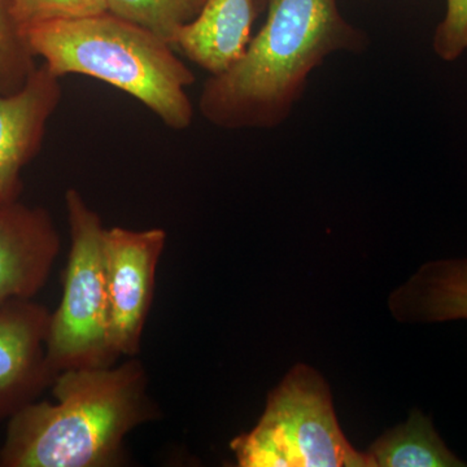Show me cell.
Listing matches in <instances>:
<instances>
[{
	"mask_svg": "<svg viewBox=\"0 0 467 467\" xmlns=\"http://www.w3.org/2000/svg\"><path fill=\"white\" fill-rule=\"evenodd\" d=\"M51 391L54 401L30 402L9 418L0 466H119L129 434L159 416L137 358L61 371Z\"/></svg>",
	"mask_w": 467,
	"mask_h": 467,
	"instance_id": "6da1fadb",
	"label": "cell"
},
{
	"mask_svg": "<svg viewBox=\"0 0 467 467\" xmlns=\"http://www.w3.org/2000/svg\"><path fill=\"white\" fill-rule=\"evenodd\" d=\"M368 36L337 0H269L265 24L238 63L202 88L199 110L226 130L275 129L291 116L313 70L337 52L361 54Z\"/></svg>",
	"mask_w": 467,
	"mask_h": 467,
	"instance_id": "7a4b0ae2",
	"label": "cell"
},
{
	"mask_svg": "<svg viewBox=\"0 0 467 467\" xmlns=\"http://www.w3.org/2000/svg\"><path fill=\"white\" fill-rule=\"evenodd\" d=\"M34 57L52 75L99 79L140 101L173 130L192 124L187 88L195 76L158 34L106 14L33 24L23 30Z\"/></svg>",
	"mask_w": 467,
	"mask_h": 467,
	"instance_id": "3957f363",
	"label": "cell"
},
{
	"mask_svg": "<svg viewBox=\"0 0 467 467\" xmlns=\"http://www.w3.org/2000/svg\"><path fill=\"white\" fill-rule=\"evenodd\" d=\"M230 448L241 467H374L340 430L324 378L304 364L288 371L257 425Z\"/></svg>",
	"mask_w": 467,
	"mask_h": 467,
	"instance_id": "277c9868",
	"label": "cell"
},
{
	"mask_svg": "<svg viewBox=\"0 0 467 467\" xmlns=\"http://www.w3.org/2000/svg\"><path fill=\"white\" fill-rule=\"evenodd\" d=\"M70 247L63 295L51 312L47 361L55 376L69 368L109 367L119 356L110 343L104 263L107 227L76 189L66 192Z\"/></svg>",
	"mask_w": 467,
	"mask_h": 467,
	"instance_id": "5b68a950",
	"label": "cell"
},
{
	"mask_svg": "<svg viewBox=\"0 0 467 467\" xmlns=\"http://www.w3.org/2000/svg\"><path fill=\"white\" fill-rule=\"evenodd\" d=\"M167 239V232L160 227L106 229L104 263L110 343L119 358H137L140 352L155 294L156 272Z\"/></svg>",
	"mask_w": 467,
	"mask_h": 467,
	"instance_id": "8992f818",
	"label": "cell"
},
{
	"mask_svg": "<svg viewBox=\"0 0 467 467\" xmlns=\"http://www.w3.org/2000/svg\"><path fill=\"white\" fill-rule=\"evenodd\" d=\"M51 312L30 300L0 308V423L38 400L55 374L47 361Z\"/></svg>",
	"mask_w": 467,
	"mask_h": 467,
	"instance_id": "52a82bcc",
	"label": "cell"
},
{
	"mask_svg": "<svg viewBox=\"0 0 467 467\" xmlns=\"http://www.w3.org/2000/svg\"><path fill=\"white\" fill-rule=\"evenodd\" d=\"M60 79L42 64L20 90L0 94V209L20 202L21 174L41 150L48 122L63 99Z\"/></svg>",
	"mask_w": 467,
	"mask_h": 467,
	"instance_id": "ba28073f",
	"label": "cell"
},
{
	"mask_svg": "<svg viewBox=\"0 0 467 467\" xmlns=\"http://www.w3.org/2000/svg\"><path fill=\"white\" fill-rule=\"evenodd\" d=\"M60 247V234L47 209L21 202L0 209V308L38 295Z\"/></svg>",
	"mask_w": 467,
	"mask_h": 467,
	"instance_id": "9c48e42d",
	"label": "cell"
},
{
	"mask_svg": "<svg viewBox=\"0 0 467 467\" xmlns=\"http://www.w3.org/2000/svg\"><path fill=\"white\" fill-rule=\"evenodd\" d=\"M256 15L254 0H205L177 30L171 46L209 75H223L247 50Z\"/></svg>",
	"mask_w": 467,
	"mask_h": 467,
	"instance_id": "30bf717a",
	"label": "cell"
},
{
	"mask_svg": "<svg viewBox=\"0 0 467 467\" xmlns=\"http://www.w3.org/2000/svg\"><path fill=\"white\" fill-rule=\"evenodd\" d=\"M393 317L401 322L467 319V257L427 263L393 292Z\"/></svg>",
	"mask_w": 467,
	"mask_h": 467,
	"instance_id": "8fae6325",
	"label": "cell"
},
{
	"mask_svg": "<svg viewBox=\"0 0 467 467\" xmlns=\"http://www.w3.org/2000/svg\"><path fill=\"white\" fill-rule=\"evenodd\" d=\"M374 467H463L467 463L447 447L431 418L414 409L408 420L371 444Z\"/></svg>",
	"mask_w": 467,
	"mask_h": 467,
	"instance_id": "7c38bea8",
	"label": "cell"
},
{
	"mask_svg": "<svg viewBox=\"0 0 467 467\" xmlns=\"http://www.w3.org/2000/svg\"><path fill=\"white\" fill-rule=\"evenodd\" d=\"M107 11L158 34L169 43L195 16L192 0H106Z\"/></svg>",
	"mask_w": 467,
	"mask_h": 467,
	"instance_id": "4fadbf2b",
	"label": "cell"
},
{
	"mask_svg": "<svg viewBox=\"0 0 467 467\" xmlns=\"http://www.w3.org/2000/svg\"><path fill=\"white\" fill-rule=\"evenodd\" d=\"M34 58L8 0H0V94H12L26 85L36 67Z\"/></svg>",
	"mask_w": 467,
	"mask_h": 467,
	"instance_id": "5bb4252c",
	"label": "cell"
},
{
	"mask_svg": "<svg viewBox=\"0 0 467 467\" xmlns=\"http://www.w3.org/2000/svg\"><path fill=\"white\" fill-rule=\"evenodd\" d=\"M21 30L33 24L106 14V0H8Z\"/></svg>",
	"mask_w": 467,
	"mask_h": 467,
	"instance_id": "9a60e30c",
	"label": "cell"
},
{
	"mask_svg": "<svg viewBox=\"0 0 467 467\" xmlns=\"http://www.w3.org/2000/svg\"><path fill=\"white\" fill-rule=\"evenodd\" d=\"M432 48L444 61L457 60L467 52V0H445L444 17L436 27Z\"/></svg>",
	"mask_w": 467,
	"mask_h": 467,
	"instance_id": "2e32d148",
	"label": "cell"
},
{
	"mask_svg": "<svg viewBox=\"0 0 467 467\" xmlns=\"http://www.w3.org/2000/svg\"><path fill=\"white\" fill-rule=\"evenodd\" d=\"M204 2H205V0H192V8H193V12H195V15H196V12L199 11V8L202 7V3H204ZM254 5H256V11L259 12V11H261V9L265 7V5H266V3H269V0H254Z\"/></svg>",
	"mask_w": 467,
	"mask_h": 467,
	"instance_id": "e0dca14e",
	"label": "cell"
}]
</instances>
